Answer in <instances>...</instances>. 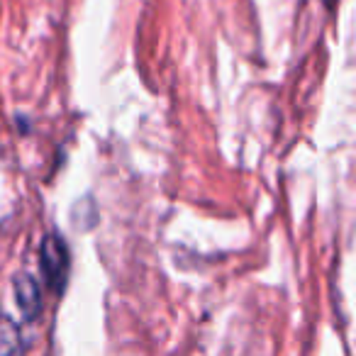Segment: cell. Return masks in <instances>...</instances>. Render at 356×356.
I'll return each instance as SVG.
<instances>
[{"label":"cell","instance_id":"2","mask_svg":"<svg viewBox=\"0 0 356 356\" xmlns=\"http://www.w3.org/2000/svg\"><path fill=\"white\" fill-rule=\"evenodd\" d=\"M13 291H15V302L20 307L22 317L27 322H35L42 312V288L35 276L30 273H17L13 281Z\"/></svg>","mask_w":356,"mask_h":356},{"label":"cell","instance_id":"1","mask_svg":"<svg viewBox=\"0 0 356 356\" xmlns=\"http://www.w3.org/2000/svg\"><path fill=\"white\" fill-rule=\"evenodd\" d=\"M40 266L42 276L49 291H54L56 296L66 291L69 286V271H71V254L69 244L59 237L56 232L44 234L40 247Z\"/></svg>","mask_w":356,"mask_h":356}]
</instances>
